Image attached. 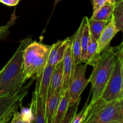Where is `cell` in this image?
Instances as JSON below:
<instances>
[{
    "instance_id": "6da1fadb",
    "label": "cell",
    "mask_w": 123,
    "mask_h": 123,
    "mask_svg": "<svg viewBox=\"0 0 123 123\" xmlns=\"http://www.w3.org/2000/svg\"><path fill=\"white\" fill-rule=\"evenodd\" d=\"M31 42L29 37L23 39L12 58L0 71V96L18 91L28 80L24 70L23 53Z\"/></svg>"
},
{
    "instance_id": "7a4b0ae2",
    "label": "cell",
    "mask_w": 123,
    "mask_h": 123,
    "mask_svg": "<svg viewBox=\"0 0 123 123\" xmlns=\"http://www.w3.org/2000/svg\"><path fill=\"white\" fill-rule=\"evenodd\" d=\"M117 57L116 48H109L101 54L93 66L88 80L91 84V98L90 103L97 101L102 95L114 68Z\"/></svg>"
},
{
    "instance_id": "3957f363",
    "label": "cell",
    "mask_w": 123,
    "mask_h": 123,
    "mask_svg": "<svg viewBox=\"0 0 123 123\" xmlns=\"http://www.w3.org/2000/svg\"><path fill=\"white\" fill-rule=\"evenodd\" d=\"M123 54L117 51L116 60L110 78L100 98L94 103H88V109L96 110L109 102L120 99L123 85Z\"/></svg>"
},
{
    "instance_id": "277c9868",
    "label": "cell",
    "mask_w": 123,
    "mask_h": 123,
    "mask_svg": "<svg viewBox=\"0 0 123 123\" xmlns=\"http://www.w3.org/2000/svg\"><path fill=\"white\" fill-rule=\"evenodd\" d=\"M123 121L118 100L96 110L87 109L82 123H117Z\"/></svg>"
},
{
    "instance_id": "5b68a950",
    "label": "cell",
    "mask_w": 123,
    "mask_h": 123,
    "mask_svg": "<svg viewBox=\"0 0 123 123\" xmlns=\"http://www.w3.org/2000/svg\"><path fill=\"white\" fill-rule=\"evenodd\" d=\"M87 66L86 63L75 64L73 77L67 90L69 106H72L78 102H80V95L90 83L88 79L85 78Z\"/></svg>"
},
{
    "instance_id": "8992f818",
    "label": "cell",
    "mask_w": 123,
    "mask_h": 123,
    "mask_svg": "<svg viewBox=\"0 0 123 123\" xmlns=\"http://www.w3.org/2000/svg\"><path fill=\"white\" fill-rule=\"evenodd\" d=\"M35 79L33 78L28 84L15 92L0 96V121L8 114L14 113L21 107L23 100L28 95L29 89Z\"/></svg>"
},
{
    "instance_id": "52a82bcc",
    "label": "cell",
    "mask_w": 123,
    "mask_h": 123,
    "mask_svg": "<svg viewBox=\"0 0 123 123\" xmlns=\"http://www.w3.org/2000/svg\"><path fill=\"white\" fill-rule=\"evenodd\" d=\"M40 76L36 78V88L33 92L30 108L33 117L32 123H46L45 108L42 97L40 94L39 85Z\"/></svg>"
},
{
    "instance_id": "ba28073f",
    "label": "cell",
    "mask_w": 123,
    "mask_h": 123,
    "mask_svg": "<svg viewBox=\"0 0 123 123\" xmlns=\"http://www.w3.org/2000/svg\"><path fill=\"white\" fill-rule=\"evenodd\" d=\"M51 46L37 42H30L25 47L23 53L24 70L28 69L40 55L49 50Z\"/></svg>"
},
{
    "instance_id": "9c48e42d",
    "label": "cell",
    "mask_w": 123,
    "mask_h": 123,
    "mask_svg": "<svg viewBox=\"0 0 123 123\" xmlns=\"http://www.w3.org/2000/svg\"><path fill=\"white\" fill-rule=\"evenodd\" d=\"M62 62H63V82H62L61 96L64 94L66 91L68 90L70 82L72 80L74 73L75 64L73 58L71 44L68 46L66 50Z\"/></svg>"
},
{
    "instance_id": "30bf717a",
    "label": "cell",
    "mask_w": 123,
    "mask_h": 123,
    "mask_svg": "<svg viewBox=\"0 0 123 123\" xmlns=\"http://www.w3.org/2000/svg\"><path fill=\"white\" fill-rule=\"evenodd\" d=\"M71 42L72 39L68 37L64 40L58 41L53 44L49 52L47 66H56L58 64L62 62L66 50L71 44Z\"/></svg>"
},
{
    "instance_id": "8fae6325",
    "label": "cell",
    "mask_w": 123,
    "mask_h": 123,
    "mask_svg": "<svg viewBox=\"0 0 123 123\" xmlns=\"http://www.w3.org/2000/svg\"><path fill=\"white\" fill-rule=\"evenodd\" d=\"M118 32L119 30L115 25L114 18L112 17L97 40L98 50L100 54L109 48L111 42Z\"/></svg>"
},
{
    "instance_id": "7c38bea8",
    "label": "cell",
    "mask_w": 123,
    "mask_h": 123,
    "mask_svg": "<svg viewBox=\"0 0 123 123\" xmlns=\"http://www.w3.org/2000/svg\"><path fill=\"white\" fill-rule=\"evenodd\" d=\"M50 49L40 55L28 69L25 70L28 80L31 78H36L42 75L43 71L48 64Z\"/></svg>"
},
{
    "instance_id": "4fadbf2b",
    "label": "cell",
    "mask_w": 123,
    "mask_h": 123,
    "mask_svg": "<svg viewBox=\"0 0 123 123\" xmlns=\"http://www.w3.org/2000/svg\"><path fill=\"white\" fill-rule=\"evenodd\" d=\"M88 20V17L85 16L83 18L82 22L79 26V28L76 31L72 37L71 45H72V52H73V58L74 64L82 63L81 61V38L82 35L84 26Z\"/></svg>"
},
{
    "instance_id": "5bb4252c",
    "label": "cell",
    "mask_w": 123,
    "mask_h": 123,
    "mask_svg": "<svg viewBox=\"0 0 123 123\" xmlns=\"http://www.w3.org/2000/svg\"><path fill=\"white\" fill-rule=\"evenodd\" d=\"M63 82V62H61L55 66L50 79L48 96L59 92L61 93Z\"/></svg>"
},
{
    "instance_id": "9a60e30c",
    "label": "cell",
    "mask_w": 123,
    "mask_h": 123,
    "mask_svg": "<svg viewBox=\"0 0 123 123\" xmlns=\"http://www.w3.org/2000/svg\"><path fill=\"white\" fill-rule=\"evenodd\" d=\"M55 67V66H46L40 79V94L43 99L44 108H45L46 103L48 99L52 74L53 71Z\"/></svg>"
},
{
    "instance_id": "2e32d148",
    "label": "cell",
    "mask_w": 123,
    "mask_h": 123,
    "mask_svg": "<svg viewBox=\"0 0 123 123\" xmlns=\"http://www.w3.org/2000/svg\"><path fill=\"white\" fill-rule=\"evenodd\" d=\"M61 98V93L54 94L48 97L45 106L46 123H51L56 113Z\"/></svg>"
},
{
    "instance_id": "e0dca14e",
    "label": "cell",
    "mask_w": 123,
    "mask_h": 123,
    "mask_svg": "<svg viewBox=\"0 0 123 123\" xmlns=\"http://www.w3.org/2000/svg\"><path fill=\"white\" fill-rule=\"evenodd\" d=\"M100 55L101 54L98 50L97 40L90 34V41L86 50L85 63L87 65H90L93 67L97 62Z\"/></svg>"
},
{
    "instance_id": "ac0fdd59",
    "label": "cell",
    "mask_w": 123,
    "mask_h": 123,
    "mask_svg": "<svg viewBox=\"0 0 123 123\" xmlns=\"http://www.w3.org/2000/svg\"><path fill=\"white\" fill-rule=\"evenodd\" d=\"M69 107L68 91L62 96H61L60 103L56 113L52 120L51 123H61L64 118L68 108Z\"/></svg>"
},
{
    "instance_id": "d6986e66",
    "label": "cell",
    "mask_w": 123,
    "mask_h": 123,
    "mask_svg": "<svg viewBox=\"0 0 123 123\" xmlns=\"http://www.w3.org/2000/svg\"><path fill=\"white\" fill-rule=\"evenodd\" d=\"M115 4L106 2L105 4L94 12L91 18L98 20L109 22L113 15Z\"/></svg>"
},
{
    "instance_id": "ffe728a7",
    "label": "cell",
    "mask_w": 123,
    "mask_h": 123,
    "mask_svg": "<svg viewBox=\"0 0 123 123\" xmlns=\"http://www.w3.org/2000/svg\"><path fill=\"white\" fill-rule=\"evenodd\" d=\"M108 22L104 20H98L93 19L92 18L88 19V25L90 33L96 40H98V38L100 36L102 31Z\"/></svg>"
},
{
    "instance_id": "44dd1931",
    "label": "cell",
    "mask_w": 123,
    "mask_h": 123,
    "mask_svg": "<svg viewBox=\"0 0 123 123\" xmlns=\"http://www.w3.org/2000/svg\"><path fill=\"white\" fill-rule=\"evenodd\" d=\"M113 18L119 31H123V0L116 2L114 6Z\"/></svg>"
},
{
    "instance_id": "7402d4cb",
    "label": "cell",
    "mask_w": 123,
    "mask_h": 123,
    "mask_svg": "<svg viewBox=\"0 0 123 123\" xmlns=\"http://www.w3.org/2000/svg\"><path fill=\"white\" fill-rule=\"evenodd\" d=\"M90 38V33L88 25V20L84 26V30H83L82 35L81 38V61L82 63H85L86 60V50H87L88 46L89 44V41Z\"/></svg>"
},
{
    "instance_id": "603a6c76",
    "label": "cell",
    "mask_w": 123,
    "mask_h": 123,
    "mask_svg": "<svg viewBox=\"0 0 123 123\" xmlns=\"http://www.w3.org/2000/svg\"><path fill=\"white\" fill-rule=\"evenodd\" d=\"M16 18L17 17L15 15V12H14L11 16L10 20L7 22V24L4 26H0V39H2V38L7 37L9 32L10 28L14 24L16 20Z\"/></svg>"
},
{
    "instance_id": "cb8c5ba5",
    "label": "cell",
    "mask_w": 123,
    "mask_h": 123,
    "mask_svg": "<svg viewBox=\"0 0 123 123\" xmlns=\"http://www.w3.org/2000/svg\"><path fill=\"white\" fill-rule=\"evenodd\" d=\"M79 104V102H78L74 105L68 107V111L66 113V116H65L64 118L63 119V120L61 123H70L73 117L76 114Z\"/></svg>"
},
{
    "instance_id": "d4e9b609",
    "label": "cell",
    "mask_w": 123,
    "mask_h": 123,
    "mask_svg": "<svg viewBox=\"0 0 123 123\" xmlns=\"http://www.w3.org/2000/svg\"><path fill=\"white\" fill-rule=\"evenodd\" d=\"M88 101L89 99H88L86 103L84 105V108L81 110V111L79 113H78V114H76L73 117L70 123H82L84 120V118L85 117V115H86L88 106Z\"/></svg>"
},
{
    "instance_id": "484cf974",
    "label": "cell",
    "mask_w": 123,
    "mask_h": 123,
    "mask_svg": "<svg viewBox=\"0 0 123 123\" xmlns=\"http://www.w3.org/2000/svg\"><path fill=\"white\" fill-rule=\"evenodd\" d=\"M91 4L92 6V9H93V13L97 11L98 8L105 4L106 2V0H91Z\"/></svg>"
},
{
    "instance_id": "4316f807",
    "label": "cell",
    "mask_w": 123,
    "mask_h": 123,
    "mask_svg": "<svg viewBox=\"0 0 123 123\" xmlns=\"http://www.w3.org/2000/svg\"><path fill=\"white\" fill-rule=\"evenodd\" d=\"M10 123H27L25 122L21 117V115L19 112H18V111L14 113L12 117V120Z\"/></svg>"
},
{
    "instance_id": "83f0119b",
    "label": "cell",
    "mask_w": 123,
    "mask_h": 123,
    "mask_svg": "<svg viewBox=\"0 0 123 123\" xmlns=\"http://www.w3.org/2000/svg\"><path fill=\"white\" fill-rule=\"evenodd\" d=\"M20 0H1V3L8 6H15L19 2Z\"/></svg>"
},
{
    "instance_id": "f1b7e54d",
    "label": "cell",
    "mask_w": 123,
    "mask_h": 123,
    "mask_svg": "<svg viewBox=\"0 0 123 123\" xmlns=\"http://www.w3.org/2000/svg\"><path fill=\"white\" fill-rule=\"evenodd\" d=\"M13 114H14V113L8 114V115H7L6 117H4L2 120L0 121V123H8V122L10 121V119L13 117Z\"/></svg>"
},
{
    "instance_id": "f546056e",
    "label": "cell",
    "mask_w": 123,
    "mask_h": 123,
    "mask_svg": "<svg viewBox=\"0 0 123 123\" xmlns=\"http://www.w3.org/2000/svg\"><path fill=\"white\" fill-rule=\"evenodd\" d=\"M116 49H117V51L123 54V41L121 43V44H120L117 47Z\"/></svg>"
},
{
    "instance_id": "4dcf8cb0",
    "label": "cell",
    "mask_w": 123,
    "mask_h": 123,
    "mask_svg": "<svg viewBox=\"0 0 123 123\" xmlns=\"http://www.w3.org/2000/svg\"><path fill=\"white\" fill-rule=\"evenodd\" d=\"M119 103H120V110H121V112L122 114V115L123 117V98H121L118 100Z\"/></svg>"
},
{
    "instance_id": "1f68e13d",
    "label": "cell",
    "mask_w": 123,
    "mask_h": 123,
    "mask_svg": "<svg viewBox=\"0 0 123 123\" xmlns=\"http://www.w3.org/2000/svg\"><path fill=\"white\" fill-rule=\"evenodd\" d=\"M106 2L112 4H115L116 2V0H106Z\"/></svg>"
},
{
    "instance_id": "d6a6232c",
    "label": "cell",
    "mask_w": 123,
    "mask_h": 123,
    "mask_svg": "<svg viewBox=\"0 0 123 123\" xmlns=\"http://www.w3.org/2000/svg\"><path fill=\"white\" fill-rule=\"evenodd\" d=\"M123 94V85H122V91H121V97H121Z\"/></svg>"
},
{
    "instance_id": "836d02e7",
    "label": "cell",
    "mask_w": 123,
    "mask_h": 123,
    "mask_svg": "<svg viewBox=\"0 0 123 123\" xmlns=\"http://www.w3.org/2000/svg\"><path fill=\"white\" fill-rule=\"evenodd\" d=\"M117 123H123V121H120V122Z\"/></svg>"
},
{
    "instance_id": "e575fe53",
    "label": "cell",
    "mask_w": 123,
    "mask_h": 123,
    "mask_svg": "<svg viewBox=\"0 0 123 123\" xmlns=\"http://www.w3.org/2000/svg\"><path fill=\"white\" fill-rule=\"evenodd\" d=\"M121 98H123V95H122V96H121Z\"/></svg>"
},
{
    "instance_id": "d590c367",
    "label": "cell",
    "mask_w": 123,
    "mask_h": 123,
    "mask_svg": "<svg viewBox=\"0 0 123 123\" xmlns=\"http://www.w3.org/2000/svg\"><path fill=\"white\" fill-rule=\"evenodd\" d=\"M120 1V0H116V2H118V1Z\"/></svg>"
},
{
    "instance_id": "8d00e7d4",
    "label": "cell",
    "mask_w": 123,
    "mask_h": 123,
    "mask_svg": "<svg viewBox=\"0 0 123 123\" xmlns=\"http://www.w3.org/2000/svg\"><path fill=\"white\" fill-rule=\"evenodd\" d=\"M0 2H1V0H0Z\"/></svg>"
}]
</instances>
